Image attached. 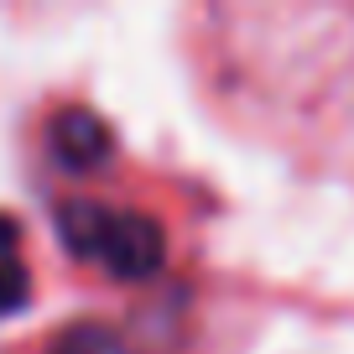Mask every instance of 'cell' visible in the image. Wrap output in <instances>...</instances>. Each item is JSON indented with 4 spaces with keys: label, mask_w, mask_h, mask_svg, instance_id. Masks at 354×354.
Here are the masks:
<instances>
[{
    "label": "cell",
    "mask_w": 354,
    "mask_h": 354,
    "mask_svg": "<svg viewBox=\"0 0 354 354\" xmlns=\"http://www.w3.org/2000/svg\"><path fill=\"white\" fill-rule=\"evenodd\" d=\"M21 224L11 219V214H0V266H11V261H21Z\"/></svg>",
    "instance_id": "obj_6"
},
{
    "label": "cell",
    "mask_w": 354,
    "mask_h": 354,
    "mask_svg": "<svg viewBox=\"0 0 354 354\" xmlns=\"http://www.w3.org/2000/svg\"><path fill=\"white\" fill-rule=\"evenodd\" d=\"M26 302H32V271H26L21 261L0 266V318H11V313H21Z\"/></svg>",
    "instance_id": "obj_5"
},
{
    "label": "cell",
    "mask_w": 354,
    "mask_h": 354,
    "mask_svg": "<svg viewBox=\"0 0 354 354\" xmlns=\"http://www.w3.org/2000/svg\"><path fill=\"white\" fill-rule=\"evenodd\" d=\"M47 151H53V162L63 167V172H100L115 156V131L104 125L100 110L68 104V110H57L53 125H47Z\"/></svg>",
    "instance_id": "obj_2"
},
{
    "label": "cell",
    "mask_w": 354,
    "mask_h": 354,
    "mask_svg": "<svg viewBox=\"0 0 354 354\" xmlns=\"http://www.w3.org/2000/svg\"><path fill=\"white\" fill-rule=\"evenodd\" d=\"M47 354H136V349L115 328H104V323H73V328H63L53 339Z\"/></svg>",
    "instance_id": "obj_4"
},
{
    "label": "cell",
    "mask_w": 354,
    "mask_h": 354,
    "mask_svg": "<svg viewBox=\"0 0 354 354\" xmlns=\"http://www.w3.org/2000/svg\"><path fill=\"white\" fill-rule=\"evenodd\" d=\"M100 230H104V203L94 198H73L57 209V240L73 261H94V245H100Z\"/></svg>",
    "instance_id": "obj_3"
},
{
    "label": "cell",
    "mask_w": 354,
    "mask_h": 354,
    "mask_svg": "<svg viewBox=\"0 0 354 354\" xmlns=\"http://www.w3.org/2000/svg\"><path fill=\"white\" fill-rule=\"evenodd\" d=\"M167 261V230L141 209H104V230L94 245V261L100 271H110L115 281H146L156 277Z\"/></svg>",
    "instance_id": "obj_1"
}]
</instances>
